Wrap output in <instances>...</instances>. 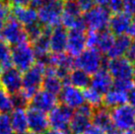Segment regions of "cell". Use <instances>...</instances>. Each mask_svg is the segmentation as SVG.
<instances>
[{
	"mask_svg": "<svg viewBox=\"0 0 135 134\" xmlns=\"http://www.w3.org/2000/svg\"><path fill=\"white\" fill-rule=\"evenodd\" d=\"M128 103V94L115 89L109 90L105 95L103 106L107 108H114L119 106H123Z\"/></svg>",
	"mask_w": 135,
	"mask_h": 134,
	"instance_id": "cell-26",
	"label": "cell"
},
{
	"mask_svg": "<svg viewBox=\"0 0 135 134\" xmlns=\"http://www.w3.org/2000/svg\"><path fill=\"white\" fill-rule=\"evenodd\" d=\"M33 0H9L14 7H28L32 4Z\"/></svg>",
	"mask_w": 135,
	"mask_h": 134,
	"instance_id": "cell-38",
	"label": "cell"
},
{
	"mask_svg": "<svg viewBox=\"0 0 135 134\" xmlns=\"http://www.w3.org/2000/svg\"><path fill=\"white\" fill-rule=\"evenodd\" d=\"M67 82L69 85L75 87L77 89H87L89 88L91 84V77L86 72L80 70V69H74L69 73Z\"/></svg>",
	"mask_w": 135,
	"mask_h": 134,
	"instance_id": "cell-27",
	"label": "cell"
},
{
	"mask_svg": "<svg viewBox=\"0 0 135 134\" xmlns=\"http://www.w3.org/2000/svg\"><path fill=\"white\" fill-rule=\"evenodd\" d=\"M108 10L109 12H113V14L123 12V0H109V2H108Z\"/></svg>",
	"mask_w": 135,
	"mask_h": 134,
	"instance_id": "cell-35",
	"label": "cell"
},
{
	"mask_svg": "<svg viewBox=\"0 0 135 134\" xmlns=\"http://www.w3.org/2000/svg\"><path fill=\"white\" fill-rule=\"evenodd\" d=\"M132 78H133V83H134V85H135V64L133 65V70H132Z\"/></svg>",
	"mask_w": 135,
	"mask_h": 134,
	"instance_id": "cell-45",
	"label": "cell"
},
{
	"mask_svg": "<svg viewBox=\"0 0 135 134\" xmlns=\"http://www.w3.org/2000/svg\"><path fill=\"white\" fill-rule=\"evenodd\" d=\"M81 13L82 11L76 1H64L63 11L60 20V22L62 23V27L70 30L77 29L85 31L86 27Z\"/></svg>",
	"mask_w": 135,
	"mask_h": 134,
	"instance_id": "cell-7",
	"label": "cell"
},
{
	"mask_svg": "<svg viewBox=\"0 0 135 134\" xmlns=\"http://www.w3.org/2000/svg\"><path fill=\"white\" fill-rule=\"evenodd\" d=\"M114 41V36L109 30L101 32H89L87 34V46L107 54Z\"/></svg>",
	"mask_w": 135,
	"mask_h": 134,
	"instance_id": "cell-12",
	"label": "cell"
},
{
	"mask_svg": "<svg viewBox=\"0 0 135 134\" xmlns=\"http://www.w3.org/2000/svg\"><path fill=\"white\" fill-rule=\"evenodd\" d=\"M45 91L52 94L54 96L59 95L63 88V82L56 76L55 69L52 66H45V78L41 86Z\"/></svg>",
	"mask_w": 135,
	"mask_h": 134,
	"instance_id": "cell-22",
	"label": "cell"
},
{
	"mask_svg": "<svg viewBox=\"0 0 135 134\" xmlns=\"http://www.w3.org/2000/svg\"><path fill=\"white\" fill-rule=\"evenodd\" d=\"M25 31H26L27 37H28V41L30 40V41H32L34 42V41H37L38 37L44 34L45 27H42L38 22L33 24V25H31V26L25 27Z\"/></svg>",
	"mask_w": 135,
	"mask_h": 134,
	"instance_id": "cell-31",
	"label": "cell"
},
{
	"mask_svg": "<svg viewBox=\"0 0 135 134\" xmlns=\"http://www.w3.org/2000/svg\"><path fill=\"white\" fill-rule=\"evenodd\" d=\"M14 108H15L12 100V97L0 87V113L8 114L9 112H13Z\"/></svg>",
	"mask_w": 135,
	"mask_h": 134,
	"instance_id": "cell-29",
	"label": "cell"
},
{
	"mask_svg": "<svg viewBox=\"0 0 135 134\" xmlns=\"http://www.w3.org/2000/svg\"><path fill=\"white\" fill-rule=\"evenodd\" d=\"M132 23V16L126 12L113 14L109 23V31L113 36H123L129 32Z\"/></svg>",
	"mask_w": 135,
	"mask_h": 134,
	"instance_id": "cell-19",
	"label": "cell"
},
{
	"mask_svg": "<svg viewBox=\"0 0 135 134\" xmlns=\"http://www.w3.org/2000/svg\"><path fill=\"white\" fill-rule=\"evenodd\" d=\"M27 119H28V128L30 131L35 133L44 134L45 131L49 130V123L47 116L45 112L38 111L37 108L28 107L26 108Z\"/></svg>",
	"mask_w": 135,
	"mask_h": 134,
	"instance_id": "cell-14",
	"label": "cell"
},
{
	"mask_svg": "<svg viewBox=\"0 0 135 134\" xmlns=\"http://www.w3.org/2000/svg\"><path fill=\"white\" fill-rule=\"evenodd\" d=\"M92 88L98 91L102 95H105L113 86V79L107 69L99 70L91 78Z\"/></svg>",
	"mask_w": 135,
	"mask_h": 134,
	"instance_id": "cell-21",
	"label": "cell"
},
{
	"mask_svg": "<svg viewBox=\"0 0 135 134\" xmlns=\"http://www.w3.org/2000/svg\"><path fill=\"white\" fill-rule=\"evenodd\" d=\"M95 1V4H97L99 7H105V6H108V2H109V0H94Z\"/></svg>",
	"mask_w": 135,
	"mask_h": 134,
	"instance_id": "cell-43",
	"label": "cell"
},
{
	"mask_svg": "<svg viewBox=\"0 0 135 134\" xmlns=\"http://www.w3.org/2000/svg\"><path fill=\"white\" fill-rule=\"evenodd\" d=\"M10 121L14 133L22 134L28 131V119H27L26 108H15L11 112Z\"/></svg>",
	"mask_w": 135,
	"mask_h": 134,
	"instance_id": "cell-25",
	"label": "cell"
},
{
	"mask_svg": "<svg viewBox=\"0 0 135 134\" xmlns=\"http://www.w3.org/2000/svg\"><path fill=\"white\" fill-rule=\"evenodd\" d=\"M132 134H135V124L133 125V127H132Z\"/></svg>",
	"mask_w": 135,
	"mask_h": 134,
	"instance_id": "cell-46",
	"label": "cell"
},
{
	"mask_svg": "<svg viewBox=\"0 0 135 134\" xmlns=\"http://www.w3.org/2000/svg\"><path fill=\"white\" fill-rule=\"evenodd\" d=\"M11 58L12 65H14L17 70L24 73L36 64L34 49L29 41L14 45L11 49Z\"/></svg>",
	"mask_w": 135,
	"mask_h": 134,
	"instance_id": "cell-3",
	"label": "cell"
},
{
	"mask_svg": "<svg viewBox=\"0 0 135 134\" xmlns=\"http://www.w3.org/2000/svg\"><path fill=\"white\" fill-rule=\"evenodd\" d=\"M13 18L17 20L24 28L38 23V13L34 7H14L12 10Z\"/></svg>",
	"mask_w": 135,
	"mask_h": 134,
	"instance_id": "cell-23",
	"label": "cell"
},
{
	"mask_svg": "<svg viewBox=\"0 0 135 134\" xmlns=\"http://www.w3.org/2000/svg\"><path fill=\"white\" fill-rule=\"evenodd\" d=\"M0 65L5 69L12 66L11 47L0 39Z\"/></svg>",
	"mask_w": 135,
	"mask_h": 134,
	"instance_id": "cell-30",
	"label": "cell"
},
{
	"mask_svg": "<svg viewBox=\"0 0 135 134\" xmlns=\"http://www.w3.org/2000/svg\"><path fill=\"white\" fill-rule=\"evenodd\" d=\"M67 31L62 26L55 27L49 37V47L52 54L64 53L67 45Z\"/></svg>",
	"mask_w": 135,
	"mask_h": 134,
	"instance_id": "cell-20",
	"label": "cell"
},
{
	"mask_svg": "<svg viewBox=\"0 0 135 134\" xmlns=\"http://www.w3.org/2000/svg\"><path fill=\"white\" fill-rule=\"evenodd\" d=\"M65 1H77V0H65Z\"/></svg>",
	"mask_w": 135,
	"mask_h": 134,
	"instance_id": "cell-49",
	"label": "cell"
},
{
	"mask_svg": "<svg viewBox=\"0 0 135 134\" xmlns=\"http://www.w3.org/2000/svg\"><path fill=\"white\" fill-rule=\"evenodd\" d=\"M87 46V34L84 30L73 29L68 32L66 50L70 56H79Z\"/></svg>",
	"mask_w": 135,
	"mask_h": 134,
	"instance_id": "cell-15",
	"label": "cell"
},
{
	"mask_svg": "<svg viewBox=\"0 0 135 134\" xmlns=\"http://www.w3.org/2000/svg\"><path fill=\"white\" fill-rule=\"evenodd\" d=\"M92 124L102 128L107 134H119L113 125L110 117V111L104 106L94 108L92 116Z\"/></svg>",
	"mask_w": 135,
	"mask_h": 134,
	"instance_id": "cell-17",
	"label": "cell"
},
{
	"mask_svg": "<svg viewBox=\"0 0 135 134\" xmlns=\"http://www.w3.org/2000/svg\"><path fill=\"white\" fill-rule=\"evenodd\" d=\"M83 96H84V100L87 102V104H89L90 107L93 108H100L103 106V100H104V95L99 93L98 91L95 89L91 88H87L84 90L83 92Z\"/></svg>",
	"mask_w": 135,
	"mask_h": 134,
	"instance_id": "cell-28",
	"label": "cell"
},
{
	"mask_svg": "<svg viewBox=\"0 0 135 134\" xmlns=\"http://www.w3.org/2000/svg\"><path fill=\"white\" fill-rule=\"evenodd\" d=\"M132 44L131 37L127 35L119 36L116 39H114L113 44L109 50L107 52V56L109 59H114V58H119L125 55V53L127 52L128 49L130 47Z\"/></svg>",
	"mask_w": 135,
	"mask_h": 134,
	"instance_id": "cell-24",
	"label": "cell"
},
{
	"mask_svg": "<svg viewBox=\"0 0 135 134\" xmlns=\"http://www.w3.org/2000/svg\"><path fill=\"white\" fill-rule=\"evenodd\" d=\"M45 65L38 62L23 75L22 92L30 102L32 98L41 90L45 78Z\"/></svg>",
	"mask_w": 135,
	"mask_h": 134,
	"instance_id": "cell-2",
	"label": "cell"
},
{
	"mask_svg": "<svg viewBox=\"0 0 135 134\" xmlns=\"http://www.w3.org/2000/svg\"><path fill=\"white\" fill-rule=\"evenodd\" d=\"M119 134H132L130 131H126V132H121V133H119Z\"/></svg>",
	"mask_w": 135,
	"mask_h": 134,
	"instance_id": "cell-47",
	"label": "cell"
},
{
	"mask_svg": "<svg viewBox=\"0 0 135 134\" xmlns=\"http://www.w3.org/2000/svg\"><path fill=\"white\" fill-rule=\"evenodd\" d=\"M125 55H126V58H127L131 63H133V62L135 63V41L131 44L130 47L128 49L127 52L125 53Z\"/></svg>",
	"mask_w": 135,
	"mask_h": 134,
	"instance_id": "cell-39",
	"label": "cell"
},
{
	"mask_svg": "<svg viewBox=\"0 0 135 134\" xmlns=\"http://www.w3.org/2000/svg\"><path fill=\"white\" fill-rule=\"evenodd\" d=\"M84 134H107V133L102 128H100V127L96 126L94 124H91L90 126L88 127V129L84 132Z\"/></svg>",
	"mask_w": 135,
	"mask_h": 134,
	"instance_id": "cell-40",
	"label": "cell"
},
{
	"mask_svg": "<svg viewBox=\"0 0 135 134\" xmlns=\"http://www.w3.org/2000/svg\"><path fill=\"white\" fill-rule=\"evenodd\" d=\"M9 6L8 3L5 2L4 0L0 1V30L2 29V27L4 26L5 22L8 20L9 16Z\"/></svg>",
	"mask_w": 135,
	"mask_h": 134,
	"instance_id": "cell-34",
	"label": "cell"
},
{
	"mask_svg": "<svg viewBox=\"0 0 135 134\" xmlns=\"http://www.w3.org/2000/svg\"><path fill=\"white\" fill-rule=\"evenodd\" d=\"M107 70L115 80L130 79L132 76L133 64L126 57L109 59L107 62Z\"/></svg>",
	"mask_w": 135,
	"mask_h": 134,
	"instance_id": "cell-13",
	"label": "cell"
},
{
	"mask_svg": "<svg viewBox=\"0 0 135 134\" xmlns=\"http://www.w3.org/2000/svg\"><path fill=\"white\" fill-rule=\"evenodd\" d=\"M57 106H58V99L56 96L46 92L45 90H40L32 98L30 102V107L37 108L45 113L50 112Z\"/></svg>",
	"mask_w": 135,
	"mask_h": 134,
	"instance_id": "cell-18",
	"label": "cell"
},
{
	"mask_svg": "<svg viewBox=\"0 0 135 134\" xmlns=\"http://www.w3.org/2000/svg\"><path fill=\"white\" fill-rule=\"evenodd\" d=\"M59 100L62 104L72 109H77L85 103L82 91L69 84H65L63 86L59 94Z\"/></svg>",
	"mask_w": 135,
	"mask_h": 134,
	"instance_id": "cell-16",
	"label": "cell"
},
{
	"mask_svg": "<svg viewBox=\"0 0 135 134\" xmlns=\"http://www.w3.org/2000/svg\"><path fill=\"white\" fill-rule=\"evenodd\" d=\"M0 1H2V0H0Z\"/></svg>",
	"mask_w": 135,
	"mask_h": 134,
	"instance_id": "cell-50",
	"label": "cell"
},
{
	"mask_svg": "<svg viewBox=\"0 0 135 134\" xmlns=\"http://www.w3.org/2000/svg\"><path fill=\"white\" fill-rule=\"evenodd\" d=\"M113 89L124 92V93H129L133 88L135 87L134 83L131 79H119L115 80L113 82Z\"/></svg>",
	"mask_w": 135,
	"mask_h": 134,
	"instance_id": "cell-32",
	"label": "cell"
},
{
	"mask_svg": "<svg viewBox=\"0 0 135 134\" xmlns=\"http://www.w3.org/2000/svg\"><path fill=\"white\" fill-rule=\"evenodd\" d=\"M63 6L64 0H45L37 10L38 23L49 29L59 26Z\"/></svg>",
	"mask_w": 135,
	"mask_h": 134,
	"instance_id": "cell-1",
	"label": "cell"
},
{
	"mask_svg": "<svg viewBox=\"0 0 135 134\" xmlns=\"http://www.w3.org/2000/svg\"><path fill=\"white\" fill-rule=\"evenodd\" d=\"M76 2L78 4L79 8L81 9V11L85 12V13L90 11L92 8L95 7L94 0H77Z\"/></svg>",
	"mask_w": 135,
	"mask_h": 134,
	"instance_id": "cell-36",
	"label": "cell"
},
{
	"mask_svg": "<svg viewBox=\"0 0 135 134\" xmlns=\"http://www.w3.org/2000/svg\"><path fill=\"white\" fill-rule=\"evenodd\" d=\"M22 72L12 66L3 70L0 77V87L10 96H14L22 91Z\"/></svg>",
	"mask_w": 135,
	"mask_h": 134,
	"instance_id": "cell-10",
	"label": "cell"
},
{
	"mask_svg": "<svg viewBox=\"0 0 135 134\" xmlns=\"http://www.w3.org/2000/svg\"><path fill=\"white\" fill-rule=\"evenodd\" d=\"M94 108L89 104H83L76 109L70 122L69 129L73 134H84L88 127L92 124V116Z\"/></svg>",
	"mask_w": 135,
	"mask_h": 134,
	"instance_id": "cell-11",
	"label": "cell"
},
{
	"mask_svg": "<svg viewBox=\"0 0 135 134\" xmlns=\"http://www.w3.org/2000/svg\"><path fill=\"white\" fill-rule=\"evenodd\" d=\"M74 116V111L68 108L64 104H58L53 108L50 112H49V126L53 130L67 131L70 126V122Z\"/></svg>",
	"mask_w": 135,
	"mask_h": 134,
	"instance_id": "cell-9",
	"label": "cell"
},
{
	"mask_svg": "<svg viewBox=\"0 0 135 134\" xmlns=\"http://www.w3.org/2000/svg\"><path fill=\"white\" fill-rule=\"evenodd\" d=\"M2 72H3V70H2V66L0 65V77H1V75H2Z\"/></svg>",
	"mask_w": 135,
	"mask_h": 134,
	"instance_id": "cell-48",
	"label": "cell"
},
{
	"mask_svg": "<svg viewBox=\"0 0 135 134\" xmlns=\"http://www.w3.org/2000/svg\"><path fill=\"white\" fill-rule=\"evenodd\" d=\"M44 134H67L66 132H63V131H58V130H53V129H50V130L45 131Z\"/></svg>",
	"mask_w": 135,
	"mask_h": 134,
	"instance_id": "cell-44",
	"label": "cell"
},
{
	"mask_svg": "<svg viewBox=\"0 0 135 134\" xmlns=\"http://www.w3.org/2000/svg\"><path fill=\"white\" fill-rule=\"evenodd\" d=\"M0 134H15L8 114H0Z\"/></svg>",
	"mask_w": 135,
	"mask_h": 134,
	"instance_id": "cell-33",
	"label": "cell"
},
{
	"mask_svg": "<svg viewBox=\"0 0 135 134\" xmlns=\"http://www.w3.org/2000/svg\"><path fill=\"white\" fill-rule=\"evenodd\" d=\"M0 37L7 45H12L28 41L25 28L13 17H9L0 30Z\"/></svg>",
	"mask_w": 135,
	"mask_h": 134,
	"instance_id": "cell-5",
	"label": "cell"
},
{
	"mask_svg": "<svg viewBox=\"0 0 135 134\" xmlns=\"http://www.w3.org/2000/svg\"><path fill=\"white\" fill-rule=\"evenodd\" d=\"M110 117L117 131H129L135 124V112L130 104H126L112 108Z\"/></svg>",
	"mask_w": 135,
	"mask_h": 134,
	"instance_id": "cell-8",
	"label": "cell"
},
{
	"mask_svg": "<svg viewBox=\"0 0 135 134\" xmlns=\"http://www.w3.org/2000/svg\"><path fill=\"white\" fill-rule=\"evenodd\" d=\"M110 17V12L107 8L97 6L86 12L83 16V20L85 27L90 32H101L108 28Z\"/></svg>",
	"mask_w": 135,
	"mask_h": 134,
	"instance_id": "cell-6",
	"label": "cell"
},
{
	"mask_svg": "<svg viewBox=\"0 0 135 134\" xmlns=\"http://www.w3.org/2000/svg\"><path fill=\"white\" fill-rule=\"evenodd\" d=\"M128 102L130 104V107L135 112V87L128 93Z\"/></svg>",
	"mask_w": 135,
	"mask_h": 134,
	"instance_id": "cell-41",
	"label": "cell"
},
{
	"mask_svg": "<svg viewBox=\"0 0 135 134\" xmlns=\"http://www.w3.org/2000/svg\"><path fill=\"white\" fill-rule=\"evenodd\" d=\"M104 65V57L101 52L96 49H87L76 57L74 60V66L77 69L86 72L89 75H94L99 70H101Z\"/></svg>",
	"mask_w": 135,
	"mask_h": 134,
	"instance_id": "cell-4",
	"label": "cell"
},
{
	"mask_svg": "<svg viewBox=\"0 0 135 134\" xmlns=\"http://www.w3.org/2000/svg\"><path fill=\"white\" fill-rule=\"evenodd\" d=\"M129 37H133L135 40V18L134 20H132V23H131V26H130V29H129Z\"/></svg>",
	"mask_w": 135,
	"mask_h": 134,
	"instance_id": "cell-42",
	"label": "cell"
},
{
	"mask_svg": "<svg viewBox=\"0 0 135 134\" xmlns=\"http://www.w3.org/2000/svg\"><path fill=\"white\" fill-rule=\"evenodd\" d=\"M123 5L126 13L135 16V0H123Z\"/></svg>",
	"mask_w": 135,
	"mask_h": 134,
	"instance_id": "cell-37",
	"label": "cell"
}]
</instances>
